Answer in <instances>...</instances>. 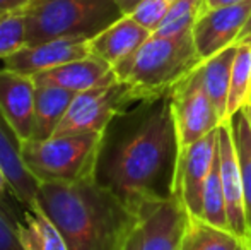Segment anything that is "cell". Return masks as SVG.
<instances>
[{"label":"cell","instance_id":"cell-1","mask_svg":"<svg viewBox=\"0 0 251 250\" xmlns=\"http://www.w3.org/2000/svg\"><path fill=\"white\" fill-rule=\"evenodd\" d=\"M181 156L171 94L144 100L104 129L94 180L139 216L176 194Z\"/></svg>","mask_w":251,"mask_h":250},{"label":"cell","instance_id":"cell-2","mask_svg":"<svg viewBox=\"0 0 251 250\" xmlns=\"http://www.w3.org/2000/svg\"><path fill=\"white\" fill-rule=\"evenodd\" d=\"M38 204L67 250H125L140 218L94 177L72 184L41 182Z\"/></svg>","mask_w":251,"mask_h":250},{"label":"cell","instance_id":"cell-3","mask_svg":"<svg viewBox=\"0 0 251 250\" xmlns=\"http://www.w3.org/2000/svg\"><path fill=\"white\" fill-rule=\"evenodd\" d=\"M201 62L193 31L175 36L152 33L135 54L113 70L118 81L132 87L137 100L144 101L168 94Z\"/></svg>","mask_w":251,"mask_h":250},{"label":"cell","instance_id":"cell-4","mask_svg":"<svg viewBox=\"0 0 251 250\" xmlns=\"http://www.w3.org/2000/svg\"><path fill=\"white\" fill-rule=\"evenodd\" d=\"M24 12L27 45L56 38L93 40L125 16L115 0H34Z\"/></svg>","mask_w":251,"mask_h":250},{"label":"cell","instance_id":"cell-5","mask_svg":"<svg viewBox=\"0 0 251 250\" xmlns=\"http://www.w3.org/2000/svg\"><path fill=\"white\" fill-rule=\"evenodd\" d=\"M101 139L102 132L58 136L47 140L29 139L23 142L21 156L40 184H72L94 177Z\"/></svg>","mask_w":251,"mask_h":250},{"label":"cell","instance_id":"cell-6","mask_svg":"<svg viewBox=\"0 0 251 250\" xmlns=\"http://www.w3.org/2000/svg\"><path fill=\"white\" fill-rule=\"evenodd\" d=\"M135 103V93L122 81L77 93L53 137L104 132L116 115Z\"/></svg>","mask_w":251,"mask_h":250},{"label":"cell","instance_id":"cell-7","mask_svg":"<svg viewBox=\"0 0 251 250\" xmlns=\"http://www.w3.org/2000/svg\"><path fill=\"white\" fill-rule=\"evenodd\" d=\"M169 94H171L173 115L181 149L217 130L224 124L203 89L200 65L186 77H183L169 91Z\"/></svg>","mask_w":251,"mask_h":250},{"label":"cell","instance_id":"cell-8","mask_svg":"<svg viewBox=\"0 0 251 250\" xmlns=\"http://www.w3.org/2000/svg\"><path fill=\"white\" fill-rule=\"evenodd\" d=\"M217 140L219 129L181 149L176 194L190 216L201 218L203 189L217 154Z\"/></svg>","mask_w":251,"mask_h":250},{"label":"cell","instance_id":"cell-9","mask_svg":"<svg viewBox=\"0 0 251 250\" xmlns=\"http://www.w3.org/2000/svg\"><path fill=\"white\" fill-rule=\"evenodd\" d=\"M250 16L251 0L205 10L203 16L193 26V38L201 60H207L219 52L238 43Z\"/></svg>","mask_w":251,"mask_h":250},{"label":"cell","instance_id":"cell-10","mask_svg":"<svg viewBox=\"0 0 251 250\" xmlns=\"http://www.w3.org/2000/svg\"><path fill=\"white\" fill-rule=\"evenodd\" d=\"M139 218L140 250H181L188 213L178 194L169 200L144 207Z\"/></svg>","mask_w":251,"mask_h":250},{"label":"cell","instance_id":"cell-11","mask_svg":"<svg viewBox=\"0 0 251 250\" xmlns=\"http://www.w3.org/2000/svg\"><path fill=\"white\" fill-rule=\"evenodd\" d=\"M87 55H91L89 40L56 38V40L26 45L19 52L7 57L3 60V67L17 70L21 74H27V76H36L40 72L55 69L72 60H79Z\"/></svg>","mask_w":251,"mask_h":250},{"label":"cell","instance_id":"cell-12","mask_svg":"<svg viewBox=\"0 0 251 250\" xmlns=\"http://www.w3.org/2000/svg\"><path fill=\"white\" fill-rule=\"evenodd\" d=\"M219 167H221L222 187H224L226 204H227L229 230L238 235L241 240H248L250 233L248 223H246L241 167H239L229 120L219 127Z\"/></svg>","mask_w":251,"mask_h":250},{"label":"cell","instance_id":"cell-13","mask_svg":"<svg viewBox=\"0 0 251 250\" xmlns=\"http://www.w3.org/2000/svg\"><path fill=\"white\" fill-rule=\"evenodd\" d=\"M34 93L36 81L33 76L5 67L0 69V110L23 142L33 139Z\"/></svg>","mask_w":251,"mask_h":250},{"label":"cell","instance_id":"cell-14","mask_svg":"<svg viewBox=\"0 0 251 250\" xmlns=\"http://www.w3.org/2000/svg\"><path fill=\"white\" fill-rule=\"evenodd\" d=\"M23 140L14 127L0 110V168L7 178V185L12 195L29 211H38V187L40 182L31 175L21 156Z\"/></svg>","mask_w":251,"mask_h":250},{"label":"cell","instance_id":"cell-15","mask_svg":"<svg viewBox=\"0 0 251 250\" xmlns=\"http://www.w3.org/2000/svg\"><path fill=\"white\" fill-rule=\"evenodd\" d=\"M33 77L36 81L65 87V89L72 91L75 94L98 86L113 84L118 81L113 67L93 54L84 58H79V60H72L55 67V69L45 70V72H40Z\"/></svg>","mask_w":251,"mask_h":250},{"label":"cell","instance_id":"cell-16","mask_svg":"<svg viewBox=\"0 0 251 250\" xmlns=\"http://www.w3.org/2000/svg\"><path fill=\"white\" fill-rule=\"evenodd\" d=\"M151 34V31L140 26L132 16H123L89 40V48L93 55L115 67L135 54L149 40Z\"/></svg>","mask_w":251,"mask_h":250},{"label":"cell","instance_id":"cell-17","mask_svg":"<svg viewBox=\"0 0 251 250\" xmlns=\"http://www.w3.org/2000/svg\"><path fill=\"white\" fill-rule=\"evenodd\" d=\"M36 81V79H34ZM75 93L56 84L36 81L34 93V130L33 139L47 140L62 124Z\"/></svg>","mask_w":251,"mask_h":250},{"label":"cell","instance_id":"cell-18","mask_svg":"<svg viewBox=\"0 0 251 250\" xmlns=\"http://www.w3.org/2000/svg\"><path fill=\"white\" fill-rule=\"evenodd\" d=\"M236 48H238L236 45L227 47L226 50L219 52L214 57L200 63L203 89L214 103L222 122L227 120L229 86H231V70L236 57Z\"/></svg>","mask_w":251,"mask_h":250},{"label":"cell","instance_id":"cell-19","mask_svg":"<svg viewBox=\"0 0 251 250\" xmlns=\"http://www.w3.org/2000/svg\"><path fill=\"white\" fill-rule=\"evenodd\" d=\"M245 240L227 228L210 224L203 218H186L181 237V250H238Z\"/></svg>","mask_w":251,"mask_h":250},{"label":"cell","instance_id":"cell-20","mask_svg":"<svg viewBox=\"0 0 251 250\" xmlns=\"http://www.w3.org/2000/svg\"><path fill=\"white\" fill-rule=\"evenodd\" d=\"M16 233L26 250H67L60 231L51 220L41 211H29L24 216V223H17Z\"/></svg>","mask_w":251,"mask_h":250},{"label":"cell","instance_id":"cell-21","mask_svg":"<svg viewBox=\"0 0 251 250\" xmlns=\"http://www.w3.org/2000/svg\"><path fill=\"white\" fill-rule=\"evenodd\" d=\"M229 124H231L232 140H234L239 167H241L246 223H248V233H250L248 238H251V127L248 117L245 113V108L232 115L229 118Z\"/></svg>","mask_w":251,"mask_h":250},{"label":"cell","instance_id":"cell-22","mask_svg":"<svg viewBox=\"0 0 251 250\" xmlns=\"http://www.w3.org/2000/svg\"><path fill=\"white\" fill-rule=\"evenodd\" d=\"M227 100V120L250 105L251 98V43H236Z\"/></svg>","mask_w":251,"mask_h":250},{"label":"cell","instance_id":"cell-23","mask_svg":"<svg viewBox=\"0 0 251 250\" xmlns=\"http://www.w3.org/2000/svg\"><path fill=\"white\" fill-rule=\"evenodd\" d=\"M201 218L210 224L221 228H227V204H226V194L222 187L221 167H219V140H217V154H215L214 165L208 173L203 189V202H201Z\"/></svg>","mask_w":251,"mask_h":250},{"label":"cell","instance_id":"cell-24","mask_svg":"<svg viewBox=\"0 0 251 250\" xmlns=\"http://www.w3.org/2000/svg\"><path fill=\"white\" fill-rule=\"evenodd\" d=\"M205 10H207L205 0H175L154 34L175 36L193 31V26L203 16Z\"/></svg>","mask_w":251,"mask_h":250},{"label":"cell","instance_id":"cell-25","mask_svg":"<svg viewBox=\"0 0 251 250\" xmlns=\"http://www.w3.org/2000/svg\"><path fill=\"white\" fill-rule=\"evenodd\" d=\"M26 45L27 29L24 9L3 14L0 17V60H5Z\"/></svg>","mask_w":251,"mask_h":250},{"label":"cell","instance_id":"cell-26","mask_svg":"<svg viewBox=\"0 0 251 250\" xmlns=\"http://www.w3.org/2000/svg\"><path fill=\"white\" fill-rule=\"evenodd\" d=\"M173 2L175 0H142L128 16H132L140 26L149 29L151 33H155L164 21L168 10L171 9Z\"/></svg>","mask_w":251,"mask_h":250},{"label":"cell","instance_id":"cell-27","mask_svg":"<svg viewBox=\"0 0 251 250\" xmlns=\"http://www.w3.org/2000/svg\"><path fill=\"white\" fill-rule=\"evenodd\" d=\"M0 250H26L19 242L16 226L9 221L5 213L0 209Z\"/></svg>","mask_w":251,"mask_h":250},{"label":"cell","instance_id":"cell-28","mask_svg":"<svg viewBox=\"0 0 251 250\" xmlns=\"http://www.w3.org/2000/svg\"><path fill=\"white\" fill-rule=\"evenodd\" d=\"M33 2L34 0H0V12L7 14L12 12V10H21Z\"/></svg>","mask_w":251,"mask_h":250},{"label":"cell","instance_id":"cell-29","mask_svg":"<svg viewBox=\"0 0 251 250\" xmlns=\"http://www.w3.org/2000/svg\"><path fill=\"white\" fill-rule=\"evenodd\" d=\"M250 0H205V5L207 10L217 9V7H227V5H236V3H245Z\"/></svg>","mask_w":251,"mask_h":250},{"label":"cell","instance_id":"cell-30","mask_svg":"<svg viewBox=\"0 0 251 250\" xmlns=\"http://www.w3.org/2000/svg\"><path fill=\"white\" fill-rule=\"evenodd\" d=\"M115 2L118 3V7L122 9V12L125 14V16H128V14L133 12V9H135L142 0H115Z\"/></svg>","mask_w":251,"mask_h":250},{"label":"cell","instance_id":"cell-31","mask_svg":"<svg viewBox=\"0 0 251 250\" xmlns=\"http://www.w3.org/2000/svg\"><path fill=\"white\" fill-rule=\"evenodd\" d=\"M125 250H140V231L139 228H137V231L132 235V238H130L128 245H126Z\"/></svg>","mask_w":251,"mask_h":250},{"label":"cell","instance_id":"cell-32","mask_svg":"<svg viewBox=\"0 0 251 250\" xmlns=\"http://www.w3.org/2000/svg\"><path fill=\"white\" fill-rule=\"evenodd\" d=\"M250 40H251V16H250L248 23H246L245 29H243L241 36H239L238 43H246V41H250Z\"/></svg>","mask_w":251,"mask_h":250},{"label":"cell","instance_id":"cell-33","mask_svg":"<svg viewBox=\"0 0 251 250\" xmlns=\"http://www.w3.org/2000/svg\"><path fill=\"white\" fill-rule=\"evenodd\" d=\"M9 189V185H7V178H5V175H3V171H2V168H0V197L3 195V192Z\"/></svg>","mask_w":251,"mask_h":250},{"label":"cell","instance_id":"cell-34","mask_svg":"<svg viewBox=\"0 0 251 250\" xmlns=\"http://www.w3.org/2000/svg\"><path fill=\"white\" fill-rule=\"evenodd\" d=\"M245 113L248 117V122H250V127H251V105H246L245 107Z\"/></svg>","mask_w":251,"mask_h":250},{"label":"cell","instance_id":"cell-35","mask_svg":"<svg viewBox=\"0 0 251 250\" xmlns=\"http://www.w3.org/2000/svg\"><path fill=\"white\" fill-rule=\"evenodd\" d=\"M238 250H248V244H246V240L243 242L241 245H239V249H238Z\"/></svg>","mask_w":251,"mask_h":250},{"label":"cell","instance_id":"cell-36","mask_svg":"<svg viewBox=\"0 0 251 250\" xmlns=\"http://www.w3.org/2000/svg\"><path fill=\"white\" fill-rule=\"evenodd\" d=\"M246 244H248V250H251V238H248V240H246Z\"/></svg>","mask_w":251,"mask_h":250},{"label":"cell","instance_id":"cell-37","mask_svg":"<svg viewBox=\"0 0 251 250\" xmlns=\"http://www.w3.org/2000/svg\"><path fill=\"white\" fill-rule=\"evenodd\" d=\"M2 16H3V14H2V12H0V17H2Z\"/></svg>","mask_w":251,"mask_h":250},{"label":"cell","instance_id":"cell-38","mask_svg":"<svg viewBox=\"0 0 251 250\" xmlns=\"http://www.w3.org/2000/svg\"><path fill=\"white\" fill-rule=\"evenodd\" d=\"M246 43H251V40H250V41H246Z\"/></svg>","mask_w":251,"mask_h":250},{"label":"cell","instance_id":"cell-39","mask_svg":"<svg viewBox=\"0 0 251 250\" xmlns=\"http://www.w3.org/2000/svg\"><path fill=\"white\" fill-rule=\"evenodd\" d=\"M250 105H251V98H250Z\"/></svg>","mask_w":251,"mask_h":250}]
</instances>
